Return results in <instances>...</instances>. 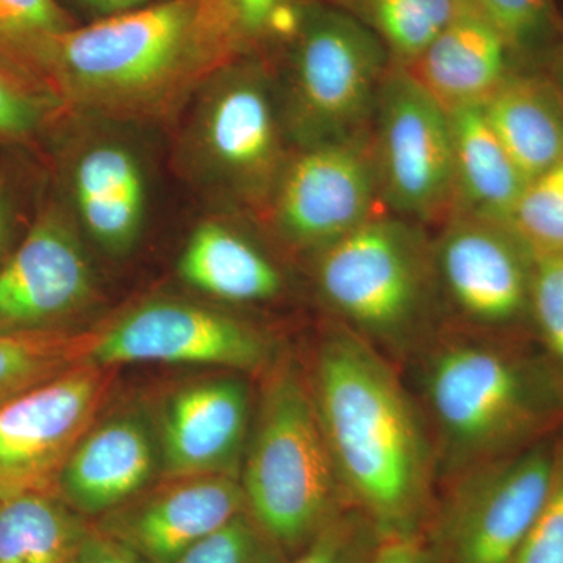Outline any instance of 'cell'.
<instances>
[{
  "label": "cell",
  "instance_id": "cell-11",
  "mask_svg": "<svg viewBox=\"0 0 563 563\" xmlns=\"http://www.w3.org/2000/svg\"><path fill=\"white\" fill-rule=\"evenodd\" d=\"M210 365L258 372L273 362L269 340L246 322L217 310L176 301L144 303L98 332L88 362Z\"/></svg>",
  "mask_w": 563,
  "mask_h": 563
},
{
  "label": "cell",
  "instance_id": "cell-6",
  "mask_svg": "<svg viewBox=\"0 0 563 563\" xmlns=\"http://www.w3.org/2000/svg\"><path fill=\"white\" fill-rule=\"evenodd\" d=\"M554 439L444 481L424 536L435 563H510L550 490Z\"/></svg>",
  "mask_w": 563,
  "mask_h": 563
},
{
  "label": "cell",
  "instance_id": "cell-28",
  "mask_svg": "<svg viewBox=\"0 0 563 563\" xmlns=\"http://www.w3.org/2000/svg\"><path fill=\"white\" fill-rule=\"evenodd\" d=\"M506 41L512 54H533L563 44L554 0H463Z\"/></svg>",
  "mask_w": 563,
  "mask_h": 563
},
{
  "label": "cell",
  "instance_id": "cell-2",
  "mask_svg": "<svg viewBox=\"0 0 563 563\" xmlns=\"http://www.w3.org/2000/svg\"><path fill=\"white\" fill-rule=\"evenodd\" d=\"M413 357L440 479L521 453L563 428V374L523 335L437 332Z\"/></svg>",
  "mask_w": 563,
  "mask_h": 563
},
{
  "label": "cell",
  "instance_id": "cell-17",
  "mask_svg": "<svg viewBox=\"0 0 563 563\" xmlns=\"http://www.w3.org/2000/svg\"><path fill=\"white\" fill-rule=\"evenodd\" d=\"M512 51L463 0L453 21L417 60L404 66L446 111L483 106L512 69Z\"/></svg>",
  "mask_w": 563,
  "mask_h": 563
},
{
  "label": "cell",
  "instance_id": "cell-32",
  "mask_svg": "<svg viewBox=\"0 0 563 563\" xmlns=\"http://www.w3.org/2000/svg\"><path fill=\"white\" fill-rule=\"evenodd\" d=\"M531 318L540 344L563 374V258L533 261Z\"/></svg>",
  "mask_w": 563,
  "mask_h": 563
},
{
  "label": "cell",
  "instance_id": "cell-19",
  "mask_svg": "<svg viewBox=\"0 0 563 563\" xmlns=\"http://www.w3.org/2000/svg\"><path fill=\"white\" fill-rule=\"evenodd\" d=\"M74 198L85 229L111 254H124L139 239L144 214L143 173L132 152L99 144L74 169Z\"/></svg>",
  "mask_w": 563,
  "mask_h": 563
},
{
  "label": "cell",
  "instance_id": "cell-25",
  "mask_svg": "<svg viewBox=\"0 0 563 563\" xmlns=\"http://www.w3.org/2000/svg\"><path fill=\"white\" fill-rule=\"evenodd\" d=\"M347 11L383 41L398 65H409L453 21L461 0H344Z\"/></svg>",
  "mask_w": 563,
  "mask_h": 563
},
{
  "label": "cell",
  "instance_id": "cell-9",
  "mask_svg": "<svg viewBox=\"0 0 563 563\" xmlns=\"http://www.w3.org/2000/svg\"><path fill=\"white\" fill-rule=\"evenodd\" d=\"M437 291L463 331L523 335L533 257L506 222L457 214L432 246Z\"/></svg>",
  "mask_w": 563,
  "mask_h": 563
},
{
  "label": "cell",
  "instance_id": "cell-4",
  "mask_svg": "<svg viewBox=\"0 0 563 563\" xmlns=\"http://www.w3.org/2000/svg\"><path fill=\"white\" fill-rule=\"evenodd\" d=\"M317 284L342 324L385 355L412 357L439 332L432 246L406 222L373 217L322 247Z\"/></svg>",
  "mask_w": 563,
  "mask_h": 563
},
{
  "label": "cell",
  "instance_id": "cell-24",
  "mask_svg": "<svg viewBox=\"0 0 563 563\" xmlns=\"http://www.w3.org/2000/svg\"><path fill=\"white\" fill-rule=\"evenodd\" d=\"M96 335L98 332L68 329L0 335V409L18 396L87 363Z\"/></svg>",
  "mask_w": 563,
  "mask_h": 563
},
{
  "label": "cell",
  "instance_id": "cell-10",
  "mask_svg": "<svg viewBox=\"0 0 563 563\" xmlns=\"http://www.w3.org/2000/svg\"><path fill=\"white\" fill-rule=\"evenodd\" d=\"M111 376V368L80 363L0 409V501L57 492L62 468L95 424Z\"/></svg>",
  "mask_w": 563,
  "mask_h": 563
},
{
  "label": "cell",
  "instance_id": "cell-30",
  "mask_svg": "<svg viewBox=\"0 0 563 563\" xmlns=\"http://www.w3.org/2000/svg\"><path fill=\"white\" fill-rule=\"evenodd\" d=\"M290 555L274 542L250 512L240 514L196 543L176 563H288Z\"/></svg>",
  "mask_w": 563,
  "mask_h": 563
},
{
  "label": "cell",
  "instance_id": "cell-7",
  "mask_svg": "<svg viewBox=\"0 0 563 563\" xmlns=\"http://www.w3.org/2000/svg\"><path fill=\"white\" fill-rule=\"evenodd\" d=\"M388 51L350 11L303 18L291 70L295 129L310 146L352 139L376 107Z\"/></svg>",
  "mask_w": 563,
  "mask_h": 563
},
{
  "label": "cell",
  "instance_id": "cell-26",
  "mask_svg": "<svg viewBox=\"0 0 563 563\" xmlns=\"http://www.w3.org/2000/svg\"><path fill=\"white\" fill-rule=\"evenodd\" d=\"M62 107V96L43 74L0 49V140H35Z\"/></svg>",
  "mask_w": 563,
  "mask_h": 563
},
{
  "label": "cell",
  "instance_id": "cell-34",
  "mask_svg": "<svg viewBox=\"0 0 563 563\" xmlns=\"http://www.w3.org/2000/svg\"><path fill=\"white\" fill-rule=\"evenodd\" d=\"M68 563H150L106 531L88 529Z\"/></svg>",
  "mask_w": 563,
  "mask_h": 563
},
{
  "label": "cell",
  "instance_id": "cell-16",
  "mask_svg": "<svg viewBox=\"0 0 563 563\" xmlns=\"http://www.w3.org/2000/svg\"><path fill=\"white\" fill-rule=\"evenodd\" d=\"M157 463L161 453L146 422L114 415L85 433L62 468L57 493L77 514L110 512L150 484Z\"/></svg>",
  "mask_w": 563,
  "mask_h": 563
},
{
  "label": "cell",
  "instance_id": "cell-18",
  "mask_svg": "<svg viewBox=\"0 0 563 563\" xmlns=\"http://www.w3.org/2000/svg\"><path fill=\"white\" fill-rule=\"evenodd\" d=\"M202 141L214 166L233 180L262 184L272 176L279 139L261 81L242 77L218 88L203 113Z\"/></svg>",
  "mask_w": 563,
  "mask_h": 563
},
{
  "label": "cell",
  "instance_id": "cell-35",
  "mask_svg": "<svg viewBox=\"0 0 563 563\" xmlns=\"http://www.w3.org/2000/svg\"><path fill=\"white\" fill-rule=\"evenodd\" d=\"M373 563H435L424 533L384 537Z\"/></svg>",
  "mask_w": 563,
  "mask_h": 563
},
{
  "label": "cell",
  "instance_id": "cell-27",
  "mask_svg": "<svg viewBox=\"0 0 563 563\" xmlns=\"http://www.w3.org/2000/svg\"><path fill=\"white\" fill-rule=\"evenodd\" d=\"M506 224L533 261L563 258V161L526 181Z\"/></svg>",
  "mask_w": 563,
  "mask_h": 563
},
{
  "label": "cell",
  "instance_id": "cell-12",
  "mask_svg": "<svg viewBox=\"0 0 563 563\" xmlns=\"http://www.w3.org/2000/svg\"><path fill=\"white\" fill-rule=\"evenodd\" d=\"M358 136L310 146L282 177L276 220L291 243L321 251L372 220L379 180Z\"/></svg>",
  "mask_w": 563,
  "mask_h": 563
},
{
  "label": "cell",
  "instance_id": "cell-21",
  "mask_svg": "<svg viewBox=\"0 0 563 563\" xmlns=\"http://www.w3.org/2000/svg\"><path fill=\"white\" fill-rule=\"evenodd\" d=\"M450 113L454 155V203L462 213L506 222L526 185L501 141L493 132L483 106Z\"/></svg>",
  "mask_w": 563,
  "mask_h": 563
},
{
  "label": "cell",
  "instance_id": "cell-33",
  "mask_svg": "<svg viewBox=\"0 0 563 563\" xmlns=\"http://www.w3.org/2000/svg\"><path fill=\"white\" fill-rule=\"evenodd\" d=\"M510 563H563V435L555 437L550 490Z\"/></svg>",
  "mask_w": 563,
  "mask_h": 563
},
{
  "label": "cell",
  "instance_id": "cell-5",
  "mask_svg": "<svg viewBox=\"0 0 563 563\" xmlns=\"http://www.w3.org/2000/svg\"><path fill=\"white\" fill-rule=\"evenodd\" d=\"M195 0H166L68 29L47 47L41 73L62 99L132 107L162 95L187 66Z\"/></svg>",
  "mask_w": 563,
  "mask_h": 563
},
{
  "label": "cell",
  "instance_id": "cell-31",
  "mask_svg": "<svg viewBox=\"0 0 563 563\" xmlns=\"http://www.w3.org/2000/svg\"><path fill=\"white\" fill-rule=\"evenodd\" d=\"M383 539L372 518L350 507L288 563H373Z\"/></svg>",
  "mask_w": 563,
  "mask_h": 563
},
{
  "label": "cell",
  "instance_id": "cell-37",
  "mask_svg": "<svg viewBox=\"0 0 563 563\" xmlns=\"http://www.w3.org/2000/svg\"><path fill=\"white\" fill-rule=\"evenodd\" d=\"M13 206L5 188L0 185V265L7 261V250L13 233Z\"/></svg>",
  "mask_w": 563,
  "mask_h": 563
},
{
  "label": "cell",
  "instance_id": "cell-3",
  "mask_svg": "<svg viewBox=\"0 0 563 563\" xmlns=\"http://www.w3.org/2000/svg\"><path fill=\"white\" fill-rule=\"evenodd\" d=\"M246 509L290 558L350 509L322 433L309 376L291 362L268 374L242 463Z\"/></svg>",
  "mask_w": 563,
  "mask_h": 563
},
{
  "label": "cell",
  "instance_id": "cell-22",
  "mask_svg": "<svg viewBox=\"0 0 563 563\" xmlns=\"http://www.w3.org/2000/svg\"><path fill=\"white\" fill-rule=\"evenodd\" d=\"M179 273L187 284L222 301H268L282 290L274 263L239 233L214 222L192 233L181 252Z\"/></svg>",
  "mask_w": 563,
  "mask_h": 563
},
{
  "label": "cell",
  "instance_id": "cell-8",
  "mask_svg": "<svg viewBox=\"0 0 563 563\" xmlns=\"http://www.w3.org/2000/svg\"><path fill=\"white\" fill-rule=\"evenodd\" d=\"M374 111L379 192L407 217L422 221L440 217L454 203L450 113L402 65L385 74Z\"/></svg>",
  "mask_w": 563,
  "mask_h": 563
},
{
  "label": "cell",
  "instance_id": "cell-20",
  "mask_svg": "<svg viewBox=\"0 0 563 563\" xmlns=\"http://www.w3.org/2000/svg\"><path fill=\"white\" fill-rule=\"evenodd\" d=\"M483 107L526 180L563 161V91L554 81L510 73Z\"/></svg>",
  "mask_w": 563,
  "mask_h": 563
},
{
  "label": "cell",
  "instance_id": "cell-15",
  "mask_svg": "<svg viewBox=\"0 0 563 563\" xmlns=\"http://www.w3.org/2000/svg\"><path fill=\"white\" fill-rule=\"evenodd\" d=\"M246 510L242 483L231 474L176 477L102 531L150 563H176Z\"/></svg>",
  "mask_w": 563,
  "mask_h": 563
},
{
  "label": "cell",
  "instance_id": "cell-29",
  "mask_svg": "<svg viewBox=\"0 0 563 563\" xmlns=\"http://www.w3.org/2000/svg\"><path fill=\"white\" fill-rule=\"evenodd\" d=\"M68 29L55 0H0V49L38 73L51 41Z\"/></svg>",
  "mask_w": 563,
  "mask_h": 563
},
{
  "label": "cell",
  "instance_id": "cell-38",
  "mask_svg": "<svg viewBox=\"0 0 563 563\" xmlns=\"http://www.w3.org/2000/svg\"><path fill=\"white\" fill-rule=\"evenodd\" d=\"M90 5L98 10L109 11V13H122V11L140 9L150 0H87Z\"/></svg>",
  "mask_w": 563,
  "mask_h": 563
},
{
  "label": "cell",
  "instance_id": "cell-14",
  "mask_svg": "<svg viewBox=\"0 0 563 563\" xmlns=\"http://www.w3.org/2000/svg\"><path fill=\"white\" fill-rule=\"evenodd\" d=\"M250 387L242 379L218 377L180 388L163 410V472L173 479L235 476L250 440Z\"/></svg>",
  "mask_w": 563,
  "mask_h": 563
},
{
  "label": "cell",
  "instance_id": "cell-39",
  "mask_svg": "<svg viewBox=\"0 0 563 563\" xmlns=\"http://www.w3.org/2000/svg\"><path fill=\"white\" fill-rule=\"evenodd\" d=\"M562 74H563V49H562ZM562 91H563V87H562Z\"/></svg>",
  "mask_w": 563,
  "mask_h": 563
},
{
  "label": "cell",
  "instance_id": "cell-23",
  "mask_svg": "<svg viewBox=\"0 0 563 563\" xmlns=\"http://www.w3.org/2000/svg\"><path fill=\"white\" fill-rule=\"evenodd\" d=\"M88 528L57 492L0 501V563H68Z\"/></svg>",
  "mask_w": 563,
  "mask_h": 563
},
{
  "label": "cell",
  "instance_id": "cell-1",
  "mask_svg": "<svg viewBox=\"0 0 563 563\" xmlns=\"http://www.w3.org/2000/svg\"><path fill=\"white\" fill-rule=\"evenodd\" d=\"M351 506L384 537L424 533L439 481L428 421L383 351L346 325L322 336L309 376Z\"/></svg>",
  "mask_w": 563,
  "mask_h": 563
},
{
  "label": "cell",
  "instance_id": "cell-36",
  "mask_svg": "<svg viewBox=\"0 0 563 563\" xmlns=\"http://www.w3.org/2000/svg\"><path fill=\"white\" fill-rule=\"evenodd\" d=\"M287 3L288 0H231L236 20L251 32L268 27L274 13Z\"/></svg>",
  "mask_w": 563,
  "mask_h": 563
},
{
  "label": "cell",
  "instance_id": "cell-13",
  "mask_svg": "<svg viewBox=\"0 0 563 563\" xmlns=\"http://www.w3.org/2000/svg\"><path fill=\"white\" fill-rule=\"evenodd\" d=\"M92 295L95 277L79 240L60 214L47 211L0 265V335L62 331Z\"/></svg>",
  "mask_w": 563,
  "mask_h": 563
}]
</instances>
